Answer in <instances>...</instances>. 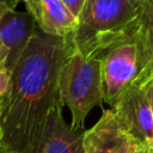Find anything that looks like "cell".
<instances>
[{
    "mask_svg": "<svg viewBox=\"0 0 153 153\" xmlns=\"http://www.w3.org/2000/svg\"><path fill=\"white\" fill-rule=\"evenodd\" d=\"M37 26L27 12L7 10L0 14V42L7 51L5 69L12 72Z\"/></svg>",
    "mask_w": 153,
    "mask_h": 153,
    "instance_id": "cell-7",
    "label": "cell"
},
{
    "mask_svg": "<svg viewBox=\"0 0 153 153\" xmlns=\"http://www.w3.org/2000/svg\"><path fill=\"white\" fill-rule=\"evenodd\" d=\"M24 5L37 29L48 36L66 38L78 26V19L62 0H24Z\"/></svg>",
    "mask_w": 153,
    "mask_h": 153,
    "instance_id": "cell-8",
    "label": "cell"
},
{
    "mask_svg": "<svg viewBox=\"0 0 153 153\" xmlns=\"http://www.w3.org/2000/svg\"><path fill=\"white\" fill-rule=\"evenodd\" d=\"M84 131L74 130L62 114V106L50 115L39 153H84Z\"/></svg>",
    "mask_w": 153,
    "mask_h": 153,
    "instance_id": "cell-9",
    "label": "cell"
},
{
    "mask_svg": "<svg viewBox=\"0 0 153 153\" xmlns=\"http://www.w3.org/2000/svg\"><path fill=\"white\" fill-rule=\"evenodd\" d=\"M139 27L134 37L141 57V74L137 85H142L153 74V0H137Z\"/></svg>",
    "mask_w": 153,
    "mask_h": 153,
    "instance_id": "cell-10",
    "label": "cell"
},
{
    "mask_svg": "<svg viewBox=\"0 0 153 153\" xmlns=\"http://www.w3.org/2000/svg\"><path fill=\"white\" fill-rule=\"evenodd\" d=\"M2 153H6V152H5V151H2Z\"/></svg>",
    "mask_w": 153,
    "mask_h": 153,
    "instance_id": "cell-18",
    "label": "cell"
},
{
    "mask_svg": "<svg viewBox=\"0 0 153 153\" xmlns=\"http://www.w3.org/2000/svg\"><path fill=\"white\" fill-rule=\"evenodd\" d=\"M2 151H4V147L1 145V134H0V153H2Z\"/></svg>",
    "mask_w": 153,
    "mask_h": 153,
    "instance_id": "cell-17",
    "label": "cell"
},
{
    "mask_svg": "<svg viewBox=\"0 0 153 153\" xmlns=\"http://www.w3.org/2000/svg\"><path fill=\"white\" fill-rule=\"evenodd\" d=\"M59 92L69 109L71 127L82 130L90 111L103 102L100 57L84 56L69 48L59 72Z\"/></svg>",
    "mask_w": 153,
    "mask_h": 153,
    "instance_id": "cell-3",
    "label": "cell"
},
{
    "mask_svg": "<svg viewBox=\"0 0 153 153\" xmlns=\"http://www.w3.org/2000/svg\"><path fill=\"white\" fill-rule=\"evenodd\" d=\"M129 153H149L147 149H145L143 147H140V146H137V147H135L134 149H131Z\"/></svg>",
    "mask_w": 153,
    "mask_h": 153,
    "instance_id": "cell-15",
    "label": "cell"
},
{
    "mask_svg": "<svg viewBox=\"0 0 153 153\" xmlns=\"http://www.w3.org/2000/svg\"><path fill=\"white\" fill-rule=\"evenodd\" d=\"M110 109L129 136L153 153V114L143 87L131 85Z\"/></svg>",
    "mask_w": 153,
    "mask_h": 153,
    "instance_id": "cell-5",
    "label": "cell"
},
{
    "mask_svg": "<svg viewBox=\"0 0 153 153\" xmlns=\"http://www.w3.org/2000/svg\"><path fill=\"white\" fill-rule=\"evenodd\" d=\"M0 14H1V13H0Z\"/></svg>",
    "mask_w": 153,
    "mask_h": 153,
    "instance_id": "cell-19",
    "label": "cell"
},
{
    "mask_svg": "<svg viewBox=\"0 0 153 153\" xmlns=\"http://www.w3.org/2000/svg\"><path fill=\"white\" fill-rule=\"evenodd\" d=\"M86 1L87 0H62V2L66 5V7L72 12V14L76 19H79Z\"/></svg>",
    "mask_w": 153,
    "mask_h": 153,
    "instance_id": "cell-11",
    "label": "cell"
},
{
    "mask_svg": "<svg viewBox=\"0 0 153 153\" xmlns=\"http://www.w3.org/2000/svg\"><path fill=\"white\" fill-rule=\"evenodd\" d=\"M4 97H5V94L0 97V115H1V110H2V105H4Z\"/></svg>",
    "mask_w": 153,
    "mask_h": 153,
    "instance_id": "cell-16",
    "label": "cell"
},
{
    "mask_svg": "<svg viewBox=\"0 0 153 153\" xmlns=\"http://www.w3.org/2000/svg\"><path fill=\"white\" fill-rule=\"evenodd\" d=\"M18 0H0V13L7 10H16Z\"/></svg>",
    "mask_w": 153,
    "mask_h": 153,
    "instance_id": "cell-13",
    "label": "cell"
},
{
    "mask_svg": "<svg viewBox=\"0 0 153 153\" xmlns=\"http://www.w3.org/2000/svg\"><path fill=\"white\" fill-rule=\"evenodd\" d=\"M68 49L66 38L36 29L11 72L4 97L0 134L6 153H39L50 115L63 106L59 72Z\"/></svg>",
    "mask_w": 153,
    "mask_h": 153,
    "instance_id": "cell-1",
    "label": "cell"
},
{
    "mask_svg": "<svg viewBox=\"0 0 153 153\" xmlns=\"http://www.w3.org/2000/svg\"><path fill=\"white\" fill-rule=\"evenodd\" d=\"M137 27V0H87L75 31L66 41L84 56L102 57L111 48L134 38Z\"/></svg>",
    "mask_w": 153,
    "mask_h": 153,
    "instance_id": "cell-2",
    "label": "cell"
},
{
    "mask_svg": "<svg viewBox=\"0 0 153 153\" xmlns=\"http://www.w3.org/2000/svg\"><path fill=\"white\" fill-rule=\"evenodd\" d=\"M103 102L114 106L131 86L137 85L141 74L140 50L134 38L128 39L100 57Z\"/></svg>",
    "mask_w": 153,
    "mask_h": 153,
    "instance_id": "cell-4",
    "label": "cell"
},
{
    "mask_svg": "<svg viewBox=\"0 0 153 153\" xmlns=\"http://www.w3.org/2000/svg\"><path fill=\"white\" fill-rule=\"evenodd\" d=\"M82 142L84 153H129L139 146L120 124L111 109L105 110L99 120L84 131Z\"/></svg>",
    "mask_w": 153,
    "mask_h": 153,
    "instance_id": "cell-6",
    "label": "cell"
},
{
    "mask_svg": "<svg viewBox=\"0 0 153 153\" xmlns=\"http://www.w3.org/2000/svg\"><path fill=\"white\" fill-rule=\"evenodd\" d=\"M6 59H7V51H6L5 47L1 44V42H0V69L5 68Z\"/></svg>",
    "mask_w": 153,
    "mask_h": 153,
    "instance_id": "cell-14",
    "label": "cell"
},
{
    "mask_svg": "<svg viewBox=\"0 0 153 153\" xmlns=\"http://www.w3.org/2000/svg\"><path fill=\"white\" fill-rule=\"evenodd\" d=\"M146 92V97H147V100L149 103V106H151V110H152V114H153V74L141 85Z\"/></svg>",
    "mask_w": 153,
    "mask_h": 153,
    "instance_id": "cell-12",
    "label": "cell"
}]
</instances>
